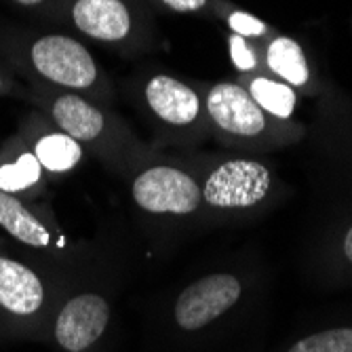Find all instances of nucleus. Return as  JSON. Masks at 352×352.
I'll return each instance as SVG.
<instances>
[{
  "label": "nucleus",
  "instance_id": "obj_1",
  "mask_svg": "<svg viewBox=\"0 0 352 352\" xmlns=\"http://www.w3.org/2000/svg\"><path fill=\"white\" fill-rule=\"evenodd\" d=\"M34 68L49 80L68 89H89L98 80V66L91 53L74 38L45 36L32 45Z\"/></svg>",
  "mask_w": 352,
  "mask_h": 352
},
{
  "label": "nucleus",
  "instance_id": "obj_2",
  "mask_svg": "<svg viewBox=\"0 0 352 352\" xmlns=\"http://www.w3.org/2000/svg\"><path fill=\"white\" fill-rule=\"evenodd\" d=\"M135 203L150 213H192L203 201L199 184L173 167H152L133 182Z\"/></svg>",
  "mask_w": 352,
  "mask_h": 352
},
{
  "label": "nucleus",
  "instance_id": "obj_3",
  "mask_svg": "<svg viewBox=\"0 0 352 352\" xmlns=\"http://www.w3.org/2000/svg\"><path fill=\"white\" fill-rule=\"evenodd\" d=\"M270 192V173L255 161L219 165L203 188V199L213 207H253Z\"/></svg>",
  "mask_w": 352,
  "mask_h": 352
},
{
  "label": "nucleus",
  "instance_id": "obj_4",
  "mask_svg": "<svg viewBox=\"0 0 352 352\" xmlns=\"http://www.w3.org/2000/svg\"><path fill=\"white\" fill-rule=\"evenodd\" d=\"M241 298V283L232 274L205 276L182 292L175 304L177 325L195 331L209 325L213 318L230 310Z\"/></svg>",
  "mask_w": 352,
  "mask_h": 352
},
{
  "label": "nucleus",
  "instance_id": "obj_5",
  "mask_svg": "<svg viewBox=\"0 0 352 352\" xmlns=\"http://www.w3.org/2000/svg\"><path fill=\"white\" fill-rule=\"evenodd\" d=\"M207 114L219 131L234 138H255L266 129V112L241 85L219 82L207 91Z\"/></svg>",
  "mask_w": 352,
  "mask_h": 352
},
{
  "label": "nucleus",
  "instance_id": "obj_6",
  "mask_svg": "<svg viewBox=\"0 0 352 352\" xmlns=\"http://www.w3.org/2000/svg\"><path fill=\"white\" fill-rule=\"evenodd\" d=\"M108 318L110 308L102 296H76L61 308L55 323V338L68 352H82L104 333Z\"/></svg>",
  "mask_w": 352,
  "mask_h": 352
},
{
  "label": "nucleus",
  "instance_id": "obj_7",
  "mask_svg": "<svg viewBox=\"0 0 352 352\" xmlns=\"http://www.w3.org/2000/svg\"><path fill=\"white\" fill-rule=\"evenodd\" d=\"M144 100L158 120L171 126L195 124L203 110L199 93L190 85L167 74H156L146 82Z\"/></svg>",
  "mask_w": 352,
  "mask_h": 352
},
{
  "label": "nucleus",
  "instance_id": "obj_8",
  "mask_svg": "<svg viewBox=\"0 0 352 352\" xmlns=\"http://www.w3.org/2000/svg\"><path fill=\"white\" fill-rule=\"evenodd\" d=\"M72 19L80 32L106 43L126 38L133 25L131 11L122 0H76Z\"/></svg>",
  "mask_w": 352,
  "mask_h": 352
},
{
  "label": "nucleus",
  "instance_id": "obj_9",
  "mask_svg": "<svg viewBox=\"0 0 352 352\" xmlns=\"http://www.w3.org/2000/svg\"><path fill=\"white\" fill-rule=\"evenodd\" d=\"M41 278L19 262L0 258V306L15 314H32L43 306Z\"/></svg>",
  "mask_w": 352,
  "mask_h": 352
},
{
  "label": "nucleus",
  "instance_id": "obj_10",
  "mask_svg": "<svg viewBox=\"0 0 352 352\" xmlns=\"http://www.w3.org/2000/svg\"><path fill=\"white\" fill-rule=\"evenodd\" d=\"M53 118L63 133L74 138L76 142H93L98 140L106 126V118L102 110L93 108L78 95H61L53 104Z\"/></svg>",
  "mask_w": 352,
  "mask_h": 352
},
{
  "label": "nucleus",
  "instance_id": "obj_11",
  "mask_svg": "<svg viewBox=\"0 0 352 352\" xmlns=\"http://www.w3.org/2000/svg\"><path fill=\"white\" fill-rule=\"evenodd\" d=\"M0 226L17 241L32 247H47L51 243L49 230L32 215L13 195L0 190Z\"/></svg>",
  "mask_w": 352,
  "mask_h": 352
},
{
  "label": "nucleus",
  "instance_id": "obj_12",
  "mask_svg": "<svg viewBox=\"0 0 352 352\" xmlns=\"http://www.w3.org/2000/svg\"><path fill=\"white\" fill-rule=\"evenodd\" d=\"M268 68L292 85H306L308 63L302 47L292 38H274L266 51Z\"/></svg>",
  "mask_w": 352,
  "mask_h": 352
},
{
  "label": "nucleus",
  "instance_id": "obj_13",
  "mask_svg": "<svg viewBox=\"0 0 352 352\" xmlns=\"http://www.w3.org/2000/svg\"><path fill=\"white\" fill-rule=\"evenodd\" d=\"M36 158L45 169L61 173V171H68L74 165H78V161L82 158V150L74 138H70L66 133H51V135L38 140Z\"/></svg>",
  "mask_w": 352,
  "mask_h": 352
},
{
  "label": "nucleus",
  "instance_id": "obj_14",
  "mask_svg": "<svg viewBox=\"0 0 352 352\" xmlns=\"http://www.w3.org/2000/svg\"><path fill=\"white\" fill-rule=\"evenodd\" d=\"M249 93L264 112L278 118H289L296 108V93L287 85L274 82L264 76L253 78L249 82Z\"/></svg>",
  "mask_w": 352,
  "mask_h": 352
},
{
  "label": "nucleus",
  "instance_id": "obj_15",
  "mask_svg": "<svg viewBox=\"0 0 352 352\" xmlns=\"http://www.w3.org/2000/svg\"><path fill=\"white\" fill-rule=\"evenodd\" d=\"M41 163L36 154H23L17 163L0 167V190L3 192H19L34 186L41 177Z\"/></svg>",
  "mask_w": 352,
  "mask_h": 352
},
{
  "label": "nucleus",
  "instance_id": "obj_16",
  "mask_svg": "<svg viewBox=\"0 0 352 352\" xmlns=\"http://www.w3.org/2000/svg\"><path fill=\"white\" fill-rule=\"evenodd\" d=\"M289 352H352V329H329L300 340Z\"/></svg>",
  "mask_w": 352,
  "mask_h": 352
},
{
  "label": "nucleus",
  "instance_id": "obj_17",
  "mask_svg": "<svg viewBox=\"0 0 352 352\" xmlns=\"http://www.w3.org/2000/svg\"><path fill=\"white\" fill-rule=\"evenodd\" d=\"M228 21H230V28L234 30V34H239L243 38L245 36H262V34H266V25L253 15L234 11Z\"/></svg>",
  "mask_w": 352,
  "mask_h": 352
},
{
  "label": "nucleus",
  "instance_id": "obj_18",
  "mask_svg": "<svg viewBox=\"0 0 352 352\" xmlns=\"http://www.w3.org/2000/svg\"><path fill=\"white\" fill-rule=\"evenodd\" d=\"M230 55H232V63L241 70V72H249L255 68V63H258V59H255V53L247 47L245 38L234 34L230 38Z\"/></svg>",
  "mask_w": 352,
  "mask_h": 352
},
{
  "label": "nucleus",
  "instance_id": "obj_19",
  "mask_svg": "<svg viewBox=\"0 0 352 352\" xmlns=\"http://www.w3.org/2000/svg\"><path fill=\"white\" fill-rule=\"evenodd\" d=\"M163 3L173 9V11H179V13H186V11H199L207 5V0H163Z\"/></svg>",
  "mask_w": 352,
  "mask_h": 352
},
{
  "label": "nucleus",
  "instance_id": "obj_20",
  "mask_svg": "<svg viewBox=\"0 0 352 352\" xmlns=\"http://www.w3.org/2000/svg\"><path fill=\"white\" fill-rule=\"evenodd\" d=\"M344 253H346V258L352 262V228L348 230L346 234V241H344Z\"/></svg>",
  "mask_w": 352,
  "mask_h": 352
},
{
  "label": "nucleus",
  "instance_id": "obj_21",
  "mask_svg": "<svg viewBox=\"0 0 352 352\" xmlns=\"http://www.w3.org/2000/svg\"><path fill=\"white\" fill-rule=\"evenodd\" d=\"M19 5H25V7H34V5H38V3H43V0H17Z\"/></svg>",
  "mask_w": 352,
  "mask_h": 352
},
{
  "label": "nucleus",
  "instance_id": "obj_22",
  "mask_svg": "<svg viewBox=\"0 0 352 352\" xmlns=\"http://www.w3.org/2000/svg\"><path fill=\"white\" fill-rule=\"evenodd\" d=\"M0 89H3V80H0Z\"/></svg>",
  "mask_w": 352,
  "mask_h": 352
}]
</instances>
